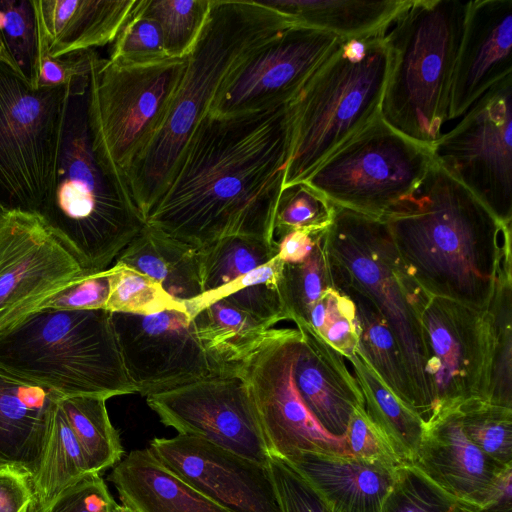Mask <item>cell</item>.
Here are the masks:
<instances>
[{"mask_svg": "<svg viewBox=\"0 0 512 512\" xmlns=\"http://www.w3.org/2000/svg\"><path fill=\"white\" fill-rule=\"evenodd\" d=\"M291 138L290 104L206 114L145 223L198 250L231 236L275 242Z\"/></svg>", "mask_w": 512, "mask_h": 512, "instance_id": "cell-1", "label": "cell"}, {"mask_svg": "<svg viewBox=\"0 0 512 512\" xmlns=\"http://www.w3.org/2000/svg\"><path fill=\"white\" fill-rule=\"evenodd\" d=\"M381 219L428 294L487 311L502 269L512 265L511 225L436 161Z\"/></svg>", "mask_w": 512, "mask_h": 512, "instance_id": "cell-2", "label": "cell"}, {"mask_svg": "<svg viewBox=\"0 0 512 512\" xmlns=\"http://www.w3.org/2000/svg\"><path fill=\"white\" fill-rule=\"evenodd\" d=\"M295 24L260 1L211 0L168 114L127 173L132 200L144 221L226 76L251 51Z\"/></svg>", "mask_w": 512, "mask_h": 512, "instance_id": "cell-3", "label": "cell"}, {"mask_svg": "<svg viewBox=\"0 0 512 512\" xmlns=\"http://www.w3.org/2000/svg\"><path fill=\"white\" fill-rule=\"evenodd\" d=\"M89 74L68 84L54 186L39 213L87 274L113 265L146 225L132 198L105 173L92 148Z\"/></svg>", "mask_w": 512, "mask_h": 512, "instance_id": "cell-4", "label": "cell"}, {"mask_svg": "<svg viewBox=\"0 0 512 512\" xmlns=\"http://www.w3.org/2000/svg\"><path fill=\"white\" fill-rule=\"evenodd\" d=\"M469 2L409 0L383 33L389 70L380 117L396 131L431 148L449 120Z\"/></svg>", "mask_w": 512, "mask_h": 512, "instance_id": "cell-5", "label": "cell"}, {"mask_svg": "<svg viewBox=\"0 0 512 512\" xmlns=\"http://www.w3.org/2000/svg\"><path fill=\"white\" fill-rule=\"evenodd\" d=\"M0 365L61 397L136 393L105 309L31 313L0 334Z\"/></svg>", "mask_w": 512, "mask_h": 512, "instance_id": "cell-6", "label": "cell"}, {"mask_svg": "<svg viewBox=\"0 0 512 512\" xmlns=\"http://www.w3.org/2000/svg\"><path fill=\"white\" fill-rule=\"evenodd\" d=\"M325 248L333 285L360 291L390 327L425 426L434 415L419 318L428 293L408 273L381 218L335 206Z\"/></svg>", "mask_w": 512, "mask_h": 512, "instance_id": "cell-7", "label": "cell"}, {"mask_svg": "<svg viewBox=\"0 0 512 512\" xmlns=\"http://www.w3.org/2000/svg\"><path fill=\"white\" fill-rule=\"evenodd\" d=\"M389 70L383 33L343 39L290 103L292 138L283 189L304 182L380 115Z\"/></svg>", "mask_w": 512, "mask_h": 512, "instance_id": "cell-8", "label": "cell"}, {"mask_svg": "<svg viewBox=\"0 0 512 512\" xmlns=\"http://www.w3.org/2000/svg\"><path fill=\"white\" fill-rule=\"evenodd\" d=\"M187 66V56L118 65L94 50L87 117L96 158L127 195V173L161 128ZM132 198V197H131Z\"/></svg>", "mask_w": 512, "mask_h": 512, "instance_id": "cell-9", "label": "cell"}, {"mask_svg": "<svg viewBox=\"0 0 512 512\" xmlns=\"http://www.w3.org/2000/svg\"><path fill=\"white\" fill-rule=\"evenodd\" d=\"M432 148L380 115L331 153L304 181L333 205L381 218L434 163Z\"/></svg>", "mask_w": 512, "mask_h": 512, "instance_id": "cell-10", "label": "cell"}, {"mask_svg": "<svg viewBox=\"0 0 512 512\" xmlns=\"http://www.w3.org/2000/svg\"><path fill=\"white\" fill-rule=\"evenodd\" d=\"M68 84L34 88L0 59V190L40 213L51 198Z\"/></svg>", "mask_w": 512, "mask_h": 512, "instance_id": "cell-11", "label": "cell"}, {"mask_svg": "<svg viewBox=\"0 0 512 512\" xmlns=\"http://www.w3.org/2000/svg\"><path fill=\"white\" fill-rule=\"evenodd\" d=\"M434 160L504 224H512V75L433 145Z\"/></svg>", "mask_w": 512, "mask_h": 512, "instance_id": "cell-12", "label": "cell"}, {"mask_svg": "<svg viewBox=\"0 0 512 512\" xmlns=\"http://www.w3.org/2000/svg\"><path fill=\"white\" fill-rule=\"evenodd\" d=\"M298 328H271L234 371L247 385L269 455L288 460L300 452L349 454L344 437L329 433L303 401L293 375Z\"/></svg>", "mask_w": 512, "mask_h": 512, "instance_id": "cell-13", "label": "cell"}, {"mask_svg": "<svg viewBox=\"0 0 512 512\" xmlns=\"http://www.w3.org/2000/svg\"><path fill=\"white\" fill-rule=\"evenodd\" d=\"M343 39L295 24L246 55L219 86L208 113L231 117L290 104Z\"/></svg>", "mask_w": 512, "mask_h": 512, "instance_id": "cell-14", "label": "cell"}, {"mask_svg": "<svg viewBox=\"0 0 512 512\" xmlns=\"http://www.w3.org/2000/svg\"><path fill=\"white\" fill-rule=\"evenodd\" d=\"M84 275L39 213L0 201V334Z\"/></svg>", "mask_w": 512, "mask_h": 512, "instance_id": "cell-15", "label": "cell"}, {"mask_svg": "<svg viewBox=\"0 0 512 512\" xmlns=\"http://www.w3.org/2000/svg\"><path fill=\"white\" fill-rule=\"evenodd\" d=\"M419 318L434 399L430 422L468 400H487L492 358L488 312L427 294Z\"/></svg>", "mask_w": 512, "mask_h": 512, "instance_id": "cell-16", "label": "cell"}, {"mask_svg": "<svg viewBox=\"0 0 512 512\" xmlns=\"http://www.w3.org/2000/svg\"><path fill=\"white\" fill-rule=\"evenodd\" d=\"M112 321L126 374L143 397L221 375L186 310L112 313Z\"/></svg>", "mask_w": 512, "mask_h": 512, "instance_id": "cell-17", "label": "cell"}, {"mask_svg": "<svg viewBox=\"0 0 512 512\" xmlns=\"http://www.w3.org/2000/svg\"><path fill=\"white\" fill-rule=\"evenodd\" d=\"M160 422L267 465L269 453L246 383L217 375L146 397Z\"/></svg>", "mask_w": 512, "mask_h": 512, "instance_id": "cell-18", "label": "cell"}, {"mask_svg": "<svg viewBox=\"0 0 512 512\" xmlns=\"http://www.w3.org/2000/svg\"><path fill=\"white\" fill-rule=\"evenodd\" d=\"M147 448L183 481L234 512H281L268 465L183 434L155 437Z\"/></svg>", "mask_w": 512, "mask_h": 512, "instance_id": "cell-19", "label": "cell"}, {"mask_svg": "<svg viewBox=\"0 0 512 512\" xmlns=\"http://www.w3.org/2000/svg\"><path fill=\"white\" fill-rule=\"evenodd\" d=\"M456 502L483 508L512 495V466H501L465 435L455 410L425 425L411 464Z\"/></svg>", "mask_w": 512, "mask_h": 512, "instance_id": "cell-20", "label": "cell"}, {"mask_svg": "<svg viewBox=\"0 0 512 512\" xmlns=\"http://www.w3.org/2000/svg\"><path fill=\"white\" fill-rule=\"evenodd\" d=\"M512 75V0L470 1L450 94L448 119L460 117Z\"/></svg>", "mask_w": 512, "mask_h": 512, "instance_id": "cell-21", "label": "cell"}, {"mask_svg": "<svg viewBox=\"0 0 512 512\" xmlns=\"http://www.w3.org/2000/svg\"><path fill=\"white\" fill-rule=\"evenodd\" d=\"M293 375L316 419L331 434L344 437L353 412L364 401L345 358L304 322H295Z\"/></svg>", "mask_w": 512, "mask_h": 512, "instance_id": "cell-22", "label": "cell"}, {"mask_svg": "<svg viewBox=\"0 0 512 512\" xmlns=\"http://www.w3.org/2000/svg\"><path fill=\"white\" fill-rule=\"evenodd\" d=\"M60 398L0 365V467L22 469L34 479Z\"/></svg>", "mask_w": 512, "mask_h": 512, "instance_id": "cell-23", "label": "cell"}, {"mask_svg": "<svg viewBox=\"0 0 512 512\" xmlns=\"http://www.w3.org/2000/svg\"><path fill=\"white\" fill-rule=\"evenodd\" d=\"M136 0H33L39 55L59 57L113 43Z\"/></svg>", "mask_w": 512, "mask_h": 512, "instance_id": "cell-24", "label": "cell"}, {"mask_svg": "<svg viewBox=\"0 0 512 512\" xmlns=\"http://www.w3.org/2000/svg\"><path fill=\"white\" fill-rule=\"evenodd\" d=\"M286 461L334 512H381L397 472L331 451L300 452Z\"/></svg>", "mask_w": 512, "mask_h": 512, "instance_id": "cell-25", "label": "cell"}, {"mask_svg": "<svg viewBox=\"0 0 512 512\" xmlns=\"http://www.w3.org/2000/svg\"><path fill=\"white\" fill-rule=\"evenodd\" d=\"M108 480L132 512H234L183 481L148 448L128 453Z\"/></svg>", "mask_w": 512, "mask_h": 512, "instance_id": "cell-26", "label": "cell"}, {"mask_svg": "<svg viewBox=\"0 0 512 512\" xmlns=\"http://www.w3.org/2000/svg\"><path fill=\"white\" fill-rule=\"evenodd\" d=\"M115 262L154 279L184 304L201 294L198 249L147 224Z\"/></svg>", "mask_w": 512, "mask_h": 512, "instance_id": "cell-27", "label": "cell"}, {"mask_svg": "<svg viewBox=\"0 0 512 512\" xmlns=\"http://www.w3.org/2000/svg\"><path fill=\"white\" fill-rule=\"evenodd\" d=\"M409 0H263L297 24L323 30L342 39L382 34Z\"/></svg>", "mask_w": 512, "mask_h": 512, "instance_id": "cell-28", "label": "cell"}, {"mask_svg": "<svg viewBox=\"0 0 512 512\" xmlns=\"http://www.w3.org/2000/svg\"><path fill=\"white\" fill-rule=\"evenodd\" d=\"M191 319L204 352L220 374L228 376L259 347L271 329L224 300L208 304Z\"/></svg>", "mask_w": 512, "mask_h": 512, "instance_id": "cell-29", "label": "cell"}, {"mask_svg": "<svg viewBox=\"0 0 512 512\" xmlns=\"http://www.w3.org/2000/svg\"><path fill=\"white\" fill-rule=\"evenodd\" d=\"M333 287L354 304L360 353L393 395L416 413L410 380L397 342L385 319L360 291L343 284H334Z\"/></svg>", "mask_w": 512, "mask_h": 512, "instance_id": "cell-30", "label": "cell"}, {"mask_svg": "<svg viewBox=\"0 0 512 512\" xmlns=\"http://www.w3.org/2000/svg\"><path fill=\"white\" fill-rule=\"evenodd\" d=\"M345 359L353 369L366 415L410 465L424 432L423 421L393 395L359 349Z\"/></svg>", "mask_w": 512, "mask_h": 512, "instance_id": "cell-31", "label": "cell"}, {"mask_svg": "<svg viewBox=\"0 0 512 512\" xmlns=\"http://www.w3.org/2000/svg\"><path fill=\"white\" fill-rule=\"evenodd\" d=\"M106 401L95 396H71L59 400L88 470L94 474L114 467L124 454L119 433L109 418Z\"/></svg>", "mask_w": 512, "mask_h": 512, "instance_id": "cell-32", "label": "cell"}, {"mask_svg": "<svg viewBox=\"0 0 512 512\" xmlns=\"http://www.w3.org/2000/svg\"><path fill=\"white\" fill-rule=\"evenodd\" d=\"M277 253V242L248 236L226 237L199 249L198 273L201 294L229 284L267 263Z\"/></svg>", "mask_w": 512, "mask_h": 512, "instance_id": "cell-33", "label": "cell"}, {"mask_svg": "<svg viewBox=\"0 0 512 512\" xmlns=\"http://www.w3.org/2000/svg\"><path fill=\"white\" fill-rule=\"evenodd\" d=\"M89 473L80 445L58 402L41 465L33 479V505L46 504Z\"/></svg>", "mask_w": 512, "mask_h": 512, "instance_id": "cell-34", "label": "cell"}, {"mask_svg": "<svg viewBox=\"0 0 512 512\" xmlns=\"http://www.w3.org/2000/svg\"><path fill=\"white\" fill-rule=\"evenodd\" d=\"M487 312L492 336L487 401L512 408V265L502 269Z\"/></svg>", "mask_w": 512, "mask_h": 512, "instance_id": "cell-35", "label": "cell"}, {"mask_svg": "<svg viewBox=\"0 0 512 512\" xmlns=\"http://www.w3.org/2000/svg\"><path fill=\"white\" fill-rule=\"evenodd\" d=\"M326 231L318 236L303 262L283 263L278 288L287 320L294 323H307L312 308L333 288L325 248Z\"/></svg>", "mask_w": 512, "mask_h": 512, "instance_id": "cell-36", "label": "cell"}, {"mask_svg": "<svg viewBox=\"0 0 512 512\" xmlns=\"http://www.w3.org/2000/svg\"><path fill=\"white\" fill-rule=\"evenodd\" d=\"M211 0H136L134 11L160 25L170 58L186 57L206 23Z\"/></svg>", "mask_w": 512, "mask_h": 512, "instance_id": "cell-37", "label": "cell"}, {"mask_svg": "<svg viewBox=\"0 0 512 512\" xmlns=\"http://www.w3.org/2000/svg\"><path fill=\"white\" fill-rule=\"evenodd\" d=\"M455 412L468 439L501 466H512V408L471 399Z\"/></svg>", "mask_w": 512, "mask_h": 512, "instance_id": "cell-38", "label": "cell"}, {"mask_svg": "<svg viewBox=\"0 0 512 512\" xmlns=\"http://www.w3.org/2000/svg\"><path fill=\"white\" fill-rule=\"evenodd\" d=\"M0 44L9 64L36 88L39 46L33 0H0Z\"/></svg>", "mask_w": 512, "mask_h": 512, "instance_id": "cell-39", "label": "cell"}, {"mask_svg": "<svg viewBox=\"0 0 512 512\" xmlns=\"http://www.w3.org/2000/svg\"><path fill=\"white\" fill-rule=\"evenodd\" d=\"M172 309L187 311L183 302L171 297L154 279L124 264L113 263L105 310L150 315Z\"/></svg>", "mask_w": 512, "mask_h": 512, "instance_id": "cell-40", "label": "cell"}, {"mask_svg": "<svg viewBox=\"0 0 512 512\" xmlns=\"http://www.w3.org/2000/svg\"><path fill=\"white\" fill-rule=\"evenodd\" d=\"M335 205L322 194L308 186L298 183L282 190L273 227V239L294 230L321 232L328 229L334 216Z\"/></svg>", "mask_w": 512, "mask_h": 512, "instance_id": "cell-41", "label": "cell"}, {"mask_svg": "<svg viewBox=\"0 0 512 512\" xmlns=\"http://www.w3.org/2000/svg\"><path fill=\"white\" fill-rule=\"evenodd\" d=\"M381 512H459L458 502L414 466L399 468Z\"/></svg>", "mask_w": 512, "mask_h": 512, "instance_id": "cell-42", "label": "cell"}, {"mask_svg": "<svg viewBox=\"0 0 512 512\" xmlns=\"http://www.w3.org/2000/svg\"><path fill=\"white\" fill-rule=\"evenodd\" d=\"M168 58L158 22L133 8L112 43L108 60L118 65H143Z\"/></svg>", "mask_w": 512, "mask_h": 512, "instance_id": "cell-43", "label": "cell"}, {"mask_svg": "<svg viewBox=\"0 0 512 512\" xmlns=\"http://www.w3.org/2000/svg\"><path fill=\"white\" fill-rule=\"evenodd\" d=\"M349 455L364 462L396 471L409 465L389 438L366 415L356 409L344 434Z\"/></svg>", "mask_w": 512, "mask_h": 512, "instance_id": "cell-44", "label": "cell"}, {"mask_svg": "<svg viewBox=\"0 0 512 512\" xmlns=\"http://www.w3.org/2000/svg\"><path fill=\"white\" fill-rule=\"evenodd\" d=\"M267 465L281 512H334L288 461L269 455Z\"/></svg>", "mask_w": 512, "mask_h": 512, "instance_id": "cell-45", "label": "cell"}, {"mask_svg": "<svg viewBox=\"0 0 512 512\" xmlns=\"http://www.w3.org/2000/svg\"><path fill=\"white\" fill-rule=\"evenodd\" d=\"M115 504L101 474L89 473L30 512H112Z\"/></svg>", "mask_w": 512, "mask_h": 512, "instance_id": "cell-46", "label": "cell"}, {"mask_svg": "<svg viewBox=\"0 0 512 512\" xmlns=\"http://www.w3.org/2000/svg\"><path fill=\"white\" fill-rule=\"evenodd\" d=\"M323 325L318 334L344 358L358 349L353 302L334 287L324 295Z\"/></svg>", "mask_w": 512, "mask_h": 512, "instance_id": "cell-47", "label": "cell"}, {"mask_svg": "<svg viewBox=\"0 0 512 512\" xmlns=\"http://www.w3.org/2000/svg\"><path fill=\"white\" fill-rule=\"evenodd\" d=\"M111 266L87 274L46 301L41 309L95 310L105 309L110 292Z\"/></svg>", "mask_w": 512, "mask_h": 512, "instance_id": "cell-48", "label": "cell"}, {"mask_svg": "<svg viewBox=\"0 0 512 512\" xmlns=\"http://www.w3.org/2000/svg\"><path fill=\"white\" fill-rule=\"evenodd\" d=\"M94 50L77 51L59 57L39 55L36 88L64 86L79 76L89 74Z\"/></svg>", "mask_w": 512, "mask_h": 512, "instance_id": "cell-49", "label": "cell"}, {"mask_svg": "<svg viewBox=\"0 0 512 512\" xmlns=\"http://www.w3.org/2000/svg\"><path fill=\"white\" fill-rule=\"evenodd\" d=\"M34 500L33 477L28 472L0 467V512H30Z\"/></svg>", "mask_w": 512, "mask_h": 512, "instance_id": "cell-50", "label": "cell"}, {"mask_svg": "<svg viewBox=\"0 0 512 512\" xmlns=\"http://www.w3.org/2000/svg\"><path fill=\"white\" fill-rule=\"evenodd\" d=\"M323 232L294 230L287 233L277 241V257L283 263L303 262L310 255L318 236Z\"/></svg>", "mask_w": 512, "mask_h": 512, "instance_id": "cell-51", "label": "cell"}, {"mask_svg": "<svg viewBox=\"0 0 512 512\" xmlns=\"http://www.w3.org/2000/svg\"><path fill=\"white\" fill-rule=\"evenodd\" d=\"M112 512H132V511H130L128 508H126L122 504L116 503L112 509Z\"/></svg>", "mask_w": 512, "mask_h": 512, "instance_id": "cell-52", "label": "cell"}]
</instances>
